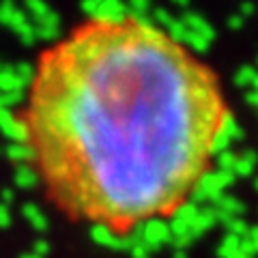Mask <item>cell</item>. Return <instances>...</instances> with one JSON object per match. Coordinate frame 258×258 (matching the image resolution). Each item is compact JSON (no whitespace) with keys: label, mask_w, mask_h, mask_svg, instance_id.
Listing matches in <instances>:
<instances>
[{"label":"cell","mask_w":258,"mask_h":258,"mask_svg":"<svg viewBox=\"0 0 258 258\" xmlns=\"http://www.w3.org/2000/svg\"><path fill=\"white\" fill-rule=\"evenodd\" d=\"M183 45H187L191 52L207 54V52H209V47H211V41H207L205 37H200V35H196V32L187 30V35H185V39H183Z\"/></svg>","instance_id":"5bb4252c"},{"label":"cell","mask_w":258,"mask_h":258,"mask_svg":"<svg viewBox=\"0 0 258 258\" xmlns=\"http://www.w3.org/2000/svg\"><path fill=\"white\" fill-rule=\"evenodd\" d=\"M254 76H256V67H249V64H243V67H239V69H237V74H235V86H239V88H247V86H252Z\"/></svg>","instance_id":"e0dca14e"},{"label":"cell","mask_w":258,"mask_h":258,"mask_svg":"<svg viewBox=\"0 0 258 258\" xmlns=\"http://www.w3.org/2000/svg\"><path fill=\"white\" fill-rule=\"evenodd\" d=\"M39 179H41L39 172L30 166H20L18 170H15V183H18V187H22V189L35 187V185L39 183Z\"/></svg>","instance_id":"8fae6325"},{"label":"cell","mask_w":258,"mask_h":258,"mask_svg":"<svg viewBox=\"0 0 258 258\" xmlns=\"http://www.w3.org/2000/svg\"><path fill=\"white\" fill-rule=\"evenodd\" d=\"M254 164H249V161H245L243 157H237V164L235 168H232V172H235V176H252L254 174Z\"/></svg>","instance_id":"83f0119b"},{"label":"cell","mask_w":258,"mask_h":258,"mask_svg":"<svg viewBox=\"0 0 258 258\" xmlns=\"http://www.w3.org/2000/svg\"><path fill=\"white\" fill-rule=\"evenodd\" d=\"M91 20L101 28H123L129 22V13L123 0H103Z\"/></svg>","instance_id":"7a4b0ae2"},{"label":"cell","mask_w":258,"mask_h":258,"mask_svg":"<svg viewBox=\"0 0 258 258\" xmlns=\"http://www.w3.org/2000/svg\"><path fill=\"white\" fill-rule=\"evenodd\" d=\"M215 224H217L215 209H213V207H200V211H198V215H196V220L191 222L189 237H191V239H198L200 235H205L207 230H211Z\"/></svg>","instance_id":"5b68a950"},{"label":"cell","mask_w":258,"mask_h":258,"mask_svg":"<svg viewBox=\"0 0 258 258\" xmlns=\"http://www.w3.org/2000/svg\"><path fill=\"white\" fill-rule=\"evenodd\" d=\"M168 241H172V235H170V228H168V222H164L161 217H155V220H149L142 224L140 243L147 249L159 247L168 243Z\"/></svg>","instance_id":"3957f363"},{"label":"cell","mask_w":258,"mask_h":258,"mask_svg":"<svg viewBox=\"0 0 258 258\" xmlns=\"http://www.w3.org/2000/svg\"><path fill=\"white\" fill-rule=\"evenodd\" d=\"M7 157L11 161H18L22 166H28L30 161H39V151L32 142L28 144H9L7 147Z\"/></svg>","instance_id":"8992f818"},{"label":"cell","mask_w":258,"mask_h":258,"mask_svg":"<svg viewBox=\"0 0 258 258\" xmlns=\"http://www.w3.org/2000/svg\"><path fill=\"white\" fill-rule=\"evenodd\" d=\"M9 224V211H7V207L0 205V226H7Z\"/></svg>","instance_id":"8d00e7d4"},{"label":"cell","mask_w":258,"mask_h":258,"mask_svg":"<svg viewBox=\"0 0 258 258\" xmlns=\"http://www.w3.org/2000/svg\"><path fill=\"white\" fill-rule=\"evenodd\" d=\"M37 41H58L60 37V26H35Z\"/></svg>","instance_id":"d6986e66"},{"label":"cell","mask_w":258,"mask_h":258,"mask_svg":"<svg viewBox=\"0 0 258 258\" xmlns=\"http://www.w3.org/2000/svg\"><path fill=\"white\" fill-rule=\"evenodd\" d=\"M15 3L13 0H0V24H5V26H9L11 24V18L15 13Z\"/></svg>","instance_id":"4316f807"},{"label":"cell","mask_w":258,"mask_h":258,"mask_svg":"<svg viewBox=\"0 0 258 258\" xmlns=\"http://www.w3.org/2000/svg\"><path fill=\"white\" fill-rule=\"evenodd\" d=\"M30 18H28V13L24 11V9H15L13 13V18H11V24H9V28L11 30H18L20 26H24V24H28Z\"/></svg>","instance_id":"f546056e"},{"label":"cell","mask_w":258,"mask_h":258,"mask_svg":"<svg viewBox=\"0 0 258 258\" xmlns=\"http://www.w3.org/2000/svg\"><path fill=\"white\" fill-rule=\"evenodd\" d=\"M243 24H245V20L241 18L239 13H235V15H230V18H228V28L230 30H241V28H243Z\"/></svg>","instance_id":"836d02e7"},{"label":"cell","mask_w":258,"mask_h":258,"mask_svg":"<svg viewBox=\"0 0 258 258\" xmlns=\"http://www.w3.org/2000/svg\"><path fill=\"white\" fill-rule=\"evenodd\" d=\"M5 136L11 140V144H28L32 140V134L26 120H15L13 127L5 132Z\"/></svg>","instance_id":"30bf717a"},{"label":"cell","mask_w":258,"mask_h":258,"mask_svg":"<svg viewBox=\"0 0 258 258\" xmlns=\"http://www.w3.org/2000/svg\"><path fill=\"white\" fill-rule=\"evenodd\" d=\"M13 91H26V86L20 82V78L15 76L13 64L0 67V93H13Z\"/></svg>","instance_id":"9c48e42d"},{"label":"cell","mask_w":258,"mask_h":258,"mask_svg":"<svg viewBox=\"0 0 258 258\" xmlns=\"http://www.w3.org/2000/svg\"><path fill=\"white\" fill-rule=\"evenodd\" d=\"M24 3H26V13H28L32 24H37L39 20L45 18V15L52 11L45 0H24Z\"/></svg>","instance_id":"4fadbf2b"},{"label":"cell","mask_w":258,"mask_h":258,"mask_svg":"<svg viewBox=\"0 0 258 258\" xmlns=\"http://www.w3.org/2000/svg\"><path fill=\"white\" fill-rule=\"evenodd\" d=\"M125 7L129 15H149L151 0H127Z\"/></svg>","instance_id":"484cf974"},{"label":"cell","mask_w":258,"mask_h":258,"mask_svg":"<svg viewBox=\"0 0 258 258\" xmlns=\"http://www.w3.org/2000/svg\"><path fill=\"white\" fill-rule=\"evenodd\" d=\"M103 0H82V11L88 15V18H93L95 11L101 7Z\"/></svg>","instance_id":"1f68e13d"},{"label":"cell","mask_w":258,"mask_h":258,"mask_svg":"<svg viewBox=\"0 0 258 258\" xmlns=\"http://www.w3.org/2000/svg\"><path fill=\"white\" fill-rule=\"evenodd\" d=\"M254 11H256V7H254L252 0H243V3H241V7H239V15H241L243 20H245V18H252Z\"/></svg>","instance_id":"d6a6232c"},{"label":"cell","mask_w":258,"mask_h":258,"mask_svg":"<svg viewBox=\"0 0 258 258\" xmlns=\"http://www.w3.org/2000/svg\"><path fill=\"white\" fill-rule=\"evenodd\" d=\"M164 32H166V37H168V41H170V43L181 45L183 39H185V35H187V28H185V24H183L181 20H174Z\"/></svg>","instance_id":"2e32d148"},{"label":"cell","mask_w":258,"mask_h":258,"mask_svg":"<svg viewBox=\"0 0 258 258\" xmlns=\"http://www.w3.org/2000/svg\"><path fill=\"white\" fill-rule=\"evenodd\" d=\"M256 71H258V58H256Z\"/></svg>","instance_id":"7bdbcfd3"},{"label":"cell","mask_w":258,"mask_h":258,"mask_svg":"<svg viewBox=\"0 0 258 258\" xmlns=\"http://www.w3.org/2000/svg\"><path fill=\"white\" fill-rule=\"evenodd\" d=\"M69 112V174L54 198L71 215L127 237L172 213L209 170V140L226 110L217 80L181 45L140 39L134 24L103 28L84 67L60 62Z\"/></svg>","instance_id":"6da1fadb"},{"label":"cell","mask_w":258,"mask_h":258,"mask_svg":"<svg viewBox=\"0 0 258 258\" xmlns=\"http://www.w3.org/2000/svg\"><path fill=\"white\" fill-rule=\"evenodd\" d=\"M3 198H5V203H9V200L13 198V191H11V189H5V191H3Z\"/></svg>","instance_id":"f35d334b"},{"label":"cell","mask_w":258,"mask_h":258,"mask_svg":"<svg viewBox=\"0 0 258 258\" xmlns=\"http://www.w3.org/2000/svg\"><path fill=\"white\" fill-rule=\"evenodd\" d=\"M35 26H60V15L56 13V11H50L45 15V18L39 20Z\"/></svg>","instance_id":"4dcf8cb0"},{"label":"cell","mask_w":258,"mask_h":258,"mask_svg":"<svg viewBox=\"0 0 258 258\" xmlns=\"http://www.w3.org/2000/svg\"><path fill=\"white\" fill-rule=\"evenodd\" d=\"M254 189L258 191V176H254Z\"/></svg>","instance_id":"b9f144b4"},{"label":"cell","mask_w":258,"mask_h":258,"mask_svg":"<svg viewBox=\"0 0 258 258\" xmlns=\"http://www.w3.org/2000/svg\"><path fill=\"white\" fill-rule=\"evenodd\" d=\"M174 5H179V7H187L189 5V0H172Z\"/></svg>","instance_id":"60d3db41"},{"label":"cell","mask_w":258,"mask_h":258,"mask_svg":"<svg viewBox=\"0 0 258 258\" xmlns=\"http://www.w3.org/2000/svg\"><path fill=\"white\" fill-rule=\"evenodd\" d=\"M151 20L155 22V26L159 28V30H166L168 26H170V24L174 22V18L170 13H168L166 9H161V7H157L155 11H153V15H151Z\"/></svg>","instance_id":"d4e9b609"},{"label":"cell","mask_w":258,"mask_h":258,"mask_svg":"<svg viewBox=\"0 0 258 258\" xmlns=\"http://www.w3.org/2000/svg\"><path fill=\"white\" fill-rule=\"evenodd\" d=\"M217 129H220L222 134L228 136L230 142H241V140H245V132L239 127L237 118H235V114H232L230 110H224V112H222L220 120H217Z\"/></svg>","instance_id":"52a82bcc"},{"label":"cell","mask_w":258,"mask_h":258,"mask_svg":"<svg viewBox=\"0 0 258 258\" xmlns=\"http://www.w3.org/2000/svg\"><path fill=\"white\" fill-rule=\"evenodd\" d=\"M15 120H18V118L13 116V112H11V110H7V108H0V132L5 134L7 129H11Z\"/></svg>","instance_id":"f1b7e54d"},{"label":"cell","mask_w":258,"mask_h":258,"mask_svg":"<svg viewBox=\"0 0 258 258\" xmlns=\"http://www.w3.org/2000/svg\"><path fill=\"white\" fill-rule=\"evenodd\" d=\"M226 228H228V235L237 237V239L247 237V232H249L247 222H245V220H241V217H232V220L226 224Z\"/></svg>","instance_id":"ffe728a7"},{"label":"cell","mask_w":258,"mask_h":258,"mask_svg":"<svg viewBox=\"0 0 258 258\" xmlns=\"http://www.w3.org/2000/svg\"><path fill=\"white\" fill-rule=\"evenodd\" d=\"M245 101H247L252 108H258V91H249V93L245 95Z\"/></svg>","instance_id":"d590c367"},{"label":"cell","mask_w":258,"mask_h":258,"mask_svg":"<svg viewBox=\"0 0 258 258\" xmlns=\"http://www.w3.org/2000/svg\"><path fill=\"white\" fill-rule=\"evenodd\" d=\"M211 207L215 209L217 213H222V215H226V217H239L241 213H245V205L241 203L239 198L228 196V194L220 196Z\"/></svg>","instance_id":"ba28073f"},{"label":"cell","mask_w":258,"mask_h":258,"mask_svg":"<svg viewBox=\"0 0 258 258\" xmlns=\"http://www.w3.org/2000/svg\"><path fill=\"white\" fill-rule=\"evenodd\" d=\"M249 91H258V71H256V76L252 80V86H249Z\"/></svg>","instance_id":"ab89813d"},{"label":"cell","mask_w":258,"mask_h":258,"mask_svg":"<svg viewBox=\"0 0 258 258\" xmlns=\"http://www.w3.org/2000/svg\"><path fill=\"white\" fill-rule=\"evenodd\" d=\"M237 153L235 151H224L220 153V155L215 157V164H217V170H230L232 172V168H235L237 164Z\"/></svg>","instance_id":"44dd1931"},{"label":"cell","mask_w":258,"mask_h":258,"mask_svg":"<svg viewBox=\"0 0 258 258\" xmlns=\"http://www.w3.org/2000/svg\"><path fill=\"white\" fill-rule=\"evenodd\" d=\"M13 71H15V76L20 78V82H22L24 86L35 84V80H37V69H35V64H30V62H18V64H13Z\"/></svg>","instance_id":"9a60e30c"},{"label":"cell","mask_w":258,"mask_h":258,"mask_svg":"<svg viewBox=\"0 0 258 258\" xmlns=\"http://www.w3.org/2000/svg\"><path fill=\"white\" fill-rule=\"evenodd\" d=\"M13 32L20 37V41H22L24 45H35V41H37V35H35V24H32V22L24 24V26H20L18 30H13Z\"/></svg>","instance_id":"603a6c76"},{"label":"cell","mask_w":258,"mask_h":258,"mask_svg":"<svg viewBox=\"0 0 258 258\" xmlns=\"http://www.w3.org/2000/svg\"><path fill=\"white\" fill-rule=\"evenodd\" d=\"M181 22L185 24V28H187V30L196 32V35H200V37H205L207 41H213V39H215V28H213L211 24L207 22V18H203L200 13H194V11L183 13Z\"/></svg>","instance_id":"277c9868"},{"label":"cell","mask_w":258,"mask_h":258,"mask_svg":"<svg viewBox=\"0 0 258 258\" xmlns=\"http://www.w3.org/2000/svg\"><path fill=\"white\" fill-rule=\"evenodd\" d=\"M239 157H243L245 161H249V164H258V153L256 151H252V149H247V151H243V153H241V155Z\"/></svg>","instance_id":"e575fe53"},{"label":"cell","mask_w":258,"mask_h":258,"mask_svg":"<svg viewBox=\"0 0 258 258\" xmlns=\"http://www.w3.org/2000/svg\"><path fill=\"white\" fill-rule=\"evenodd\" d=\"M230 140H228V136L226 134H222L220 129H215L213 132V136H211V140H209V147H207V151H209V157H217L220 153H224V151H230Z\"/></svg>","instance_id":"7c38bea8"},{"label":"cell","mask_w":258,"mask_h":258,"mask_svg":"<svg viewBox=\"0 0 258 258\" xmlns=\"http://www.w3.org/2000/svg\"><path fill=\"white\" fill-rule=\"evenodd\" d=\"M24 215H26L28 220L32 222V226H35V228H39V230L45 228V224H47V222H45V215L39 211L35 205H26V207H24Z\"/></svg>","instance_id":"7402d4cb"},{"label":"cell","mask_w":258,"mask_h":258,"mask_svg":"<svg viewBox=\"0 0 258 258\" xmlns=\"http://www.w3.org/2000/svg\"><path fill=\"white\" fill-rule=\"evenodd\" d=\"M239 247H241V239H237V237H232V235H226L224 237V241L220 243V256L222 258H230L235 252H239Z\"/></svg>","instance_id":"ac0fdd59"},{"label":"cell","mask_w":258,"mask_h":258,"mask_svg":"<svg viewBox=\"0 0 258 258\" xmlns=\"http://www.w3.org/2000/svg\"><path fill=\"white\" fill-rule=\"evenodd\" d=\"M24 101V91H13V93H0V108L11 110L15 106H20Z\"/></svg>","instance_id":"cb8c5ba5"},{"label":"cell","mask_w":258,"mask_h":258,"mask_svg":"<svg viewBox=\"0 0 258 258\" xmlns=\"http://www.w3.org/2000/svg\"><path fill=\"white\" fill-rule=\"evenodd\" d=\"M249 239H256L258 241V226H249V232H247Z\"/></svg>","instance_id":"74e56055"}]
</instances>
